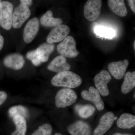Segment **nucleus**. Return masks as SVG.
<instances>
[{
    "instance_id": "14",
    "label": "nucleus",
    "mask_w": 135,
    "mask_h": 135,
    "mask_svg": "<svg viewBox=\"0 0 135 135\" xmlns=\"http://www.w3.org/2000/svg\"><path fill=\"white\" fill-rule=\"evenodd\" d=\"M3 64L6 67L15 70L22 69L24 65L25 60L22 55L14 53L8 55L4 58Z\"/></svg>"
},
{
    "instance_id": "4",
    "label": "nucleus",
    "mask_w": 135,
    "mask_h": 135,
    "mask_svg": "<svg viewBox=\"0 0 135 135\" xmlns=\"http://www.w3.org/2000/svg\"><path fill=\"white\" fill-rule=\"evenodd\" d=\"M13 5L11 2L3 1L0 3V26L6 30L12 26Z\"/></svg>"
},
{
    "instance_id": "12",
    "label": "nucleus",
    "mask_w": 135,
    "mask_h": 135,
    "mask_svg": "<svg viewBox=\"0 0 135 135\" xmlns=\"http://www.w3.org/2000/svg\"><path fill=\"white\" fill-rule=\"evenodd\" d=\"M128 65L127 59H125L110 63L108 65V69L110 73L115 79L120 80L125 75Z\"/></svg>"
},
{
    "instance_id": "34",
    "label": "nucleus",
    "mask_w": 135,
    "mask_h": 135,
    "mask_svg": "<svg viewBox=\"0 0 135 135\" xmlns=\"http://www.w3.org/2000/svg\"><path fill=\"white\" fill-rule=\"evenodd\" d=\"M1 1H1V0H0V3H1Z\"/></svg>"
},
{
    "instance_id": "15",
    "label": "nucleus",
    "mask_w": 135,
    "mask_h": 135,
    "mask_svg": "<svg viewBox=\"0 0 135 135\" xmlns=\"http://www.w3.org/2000/svg\"><path fill=\"white\" fill-rule=\"evenodd\" d=\"M68 132L72 135H90L91 129L88 123L79 120L68 127Z\"/></svg>"
},
{
    "instance_id": "1",
    "label": "nucleus",
    "mask_w": 135,
    "mask_h": 135,
    "mask_svg": "<svg viewBox=\"0 0 135 135\" xmlns=\"http://www.w3.org/2000/svg\"><path fill=\"white\" fill-rule=\"evenodd\" d=\"M82 82V79L79 75L69 71L57 74L51 80V84L55 86L70 89L79 86Z\"/></svg>"
},
{
    "instance_id": "3",
    "label": "nucleus",
    "mask_w": 135,
    "mask_h": 135,
    "mask_svg": "<svg viewBox=\"0 0 135 135\" xmlns=\"http://www.w3.org/2000/svg\"><path fill=\"white\" fill-rule=\"evenodd\" d=\"M57 50L60 55L68 58H75L79 54L76 49V42L71 36H68L57 45Z\"/></svg>"
},
{
    "instance_id": "32",
    "label": "nucleus",
    "mask_w": 135,
    "mask_h": 135,
    "mask_svg": "<svg viewBox=\"0 0 135 135\" xmlns=\"http://www.w3.org/2000/svg\"><path fill=\"white\" fill-rule=\"evenodd\" d=\"M55 135H63L62 134H60V133H57L55 134Z\"/></svg>"
},
{
    "instance_id": "30",
    "label": "nucleus",
    "mask_w": 135,
    "mask_h": 135,
    "mask_svg": "<svg viewBox=\"0 0 135 135\" xmlns=\"http://www.w3.org/2000/svg\"><path fill=\"white\" fill-rule=\"evenodd\" d=\"M4 40L3 36L0 33V50H1L4 45Z\"/></svg>"
},
{
    "instance_id": "26",
    "label": "nucleus",
    "mask_w": 135,
    "mask_h": 135,
    "mask_svg": "<svg viewBox=\"0 0 135 135\" xmlns=\"http://www.w3.org/2000/svg\"><path fill=\"white\" fill-rule=\"evenodd\" d=\"M26 57L27 59L31 60L32 64L35 66H38L41 64V62L38 58L36 50L28 52L27 53Z\"/></svg>"
},
{
    "instance_id": "28",
    "label": "nucleus",
    "mask_w": 135,
    "mask_h": 135,
    "mask_svg": "<svg viewBox=\"0 0 135 135\" xmlns=\"http://www.w3.org/2000/svg\"><path fill=\"white\" fill-rule=\"evenodd\" d=\"M128 3L129 5L132 10L133 12L135 13V1L134 0H128Z\"/></svg>"
},
{
    "instance_id": "11",
    "label": "nucleus",
    "mask_w": 135,
    "mask_h": 135,
    "mask_svg": "<svg viewBox=\"0 0 135 135\" xmlns=\"http://www.w3.org/2000/svg\"><path fill=\"white\" fill-rule=\"evenodd\" d=\"M81 95L83 99L93 103L98 110L101 111L104 109V104L100 96V93L94 87H90L89 91L83 90Z\"/></svg>"
},
{
    "instance_id": "23",
    "label": "nucleus",
    "mask_w": 135,
    "mask_h": 135,
    "mask_svg": "<svg viewBox=\"0 0 135 135\" xmlns=\"http://www.w3.org/2000/svg\"><path fill=\"white\" fill-rule=\"evenodd\" d=\"M94 32L98 36L105 39H112L116 35V32L113 29L101 26H96Z\"/></svg>"
},
{
    "instance_id": "24",
    "label": "nucleus",
    "mask_w": 135,
    "mask_h": 135,
    "mask_svg": "<svg viewBox=\"0 0 135 135\" xmlns=\"http://www.w3.org/2000/svg\"><path fill=\"white\" fill-rule=\"evenodd\" d=\"M10 117L13 118L17 115H20L24 118H28L29 117V112L25 107L22 105H17L12 107L10 108L8 111Z\"/></svg>"
},
{
    "instance_id": "25",
    "label": "nucleus",
    "mask_w": 135,
    "mask_h": 135,
    "mask_svg": "<svg viewBox=\"0 0 135 135\" xmlns=\"http://www.w3.org/2000/svg\"><path fill=\"white\" fill-rule=\"evenodd\" d=\"M53 131L52 126L49 123H45L39 127L31 135H51Z\"/></svg>"
},
{
    "instance_id": "31",
    "label": "nucleus",
    "mask_w": 135,
    "mask_h": 135,
    "mask_svg": "<svg viewBox=\"0 0 135 135\" xmlns=\"http://www.w3.org/2000/svg\"><path fill=\"white\" fill-rule=\"evenodd\" d=\"M113 135H131V134H120L119 133H116L115 134H114Z\"/></svg>"
},
{
    "instance_id": "20",
    "label": "nucleus",
    "mask_w": 135,
    "mask_h": 135,
    "mask_svg": "<svg viewBox=\"0 0 135 135\" xmlns=\"http://www.w3.org/2000/svg\"><path fill=\"white\" fill-rule=\"evenodd\" d=\"M16 127V130L11 135H25L27 130V123L25 118L20 115H16L12 118Z\"/></svg>"
},
{
    "instance_id": "19",
    "label": "nucleus",
    "mask_w": 135,
    "mask_h": 135,
    "mask_svg": "<svg viewBox=\"0 0 135 135\" xmlns=\"http://www.w3.org/2000/svg\"><path fill=\"white\" fill-rule=\"evenodd\" d=\"M117 126L122 129H129L135 126V117L129 113H124L117 120Z\"/></svg>"
},
{
    "instance_id": "16",
    "label": "nucleus",
    "mask_w": 135,
    "mask_h": 135,
    "mask_svg": "<svg viewBox=\"0 0 135 135\" xmlns=\"http://www.w3.org/2000/svg\"><path fill=\"white\" fill-rule=\"evenodd\" d=\"M55 49V45L53 44L47 42L42 44L36 49L38 58L42 62H46Z\"/></svg>"
},
{
    "instance_id": "9",
    "label": "nucleus",
    "mask_w": 135,
    "mask_h": 135,
    "mask_svg": "<svg viewBox=\"0 0 135 135\" xmlns=\"http://www.w3.org/2000/svg\"><path fill=\"white\" fill-rule=\"evenodd\" d=\"M112 112L105 114L100 119L99 123L94 132V135H103L110 128L117 119Z\"/></svg>"
},
{
    "instance_id": "22",
    "label": "nucleus",
    "mask_w": 135,
    "mask_h": 135,
    "mask_svg": "<svg viewBox=\"0 0 135 135\" xmlns=\"http://www.w3.org/2000/svg\"><path fill=\"white\" fill-rule=\"evenodd\" d=\"M75 110L78 115L83 118H87L93 115L95 109L91 105H77L75 107Z\"/></svg>"
},
{
    "instance_id": "17",
    "label": "nucleus",
    "mask_w": 135,
    "mask_h": 135,
    "mask_svg": "<svg viewBox=\"0 0 135 135\" xmlns=\"http://www.w3.org/2000/svg\"><path fill=\"white\" fill-rule=\"evenodd\" d=\"M41 24L46 27H55L62 25V20L59 18H54L53 12L48 10L44 14L40 19Z\"/></svg>"
},
{
    "instance_id": "5",
    "label": "nucleus",
    "mask_w": 135,
    "mask_h": 135,
    "mask_svg": "<svg viewBox=\"0 0 135 135\" xmlns=\"http://www.w3.org/2000/svg\"><path fill=\"white\" fill-rule=\"evenodd\" d=\"M31 15L29 7L20 3L15 8L12 15V26L15 29H19Z\"/></svg>"
},
{
    "instance_id": "29",
    "label": "nucleus",
    "mask_w": 135,
    "mask_h": 135,
    "mask_svg": "<svg viewBox=\"0 0 135 135\" xmlns=\"http://www.w3.org/2000/svg\"><path fill=\"white\" fill-rule=\"evenodd\" d=\"M20 2L21 3L25 4L28 7L31 6L33 3V1L31 0H21Z\"/></svg>"
},
{
    "instance_id": "13",
    "label": "nucleus",
    "mask_w": 135,
    "mask_h": 135,
    "mask_svg": "<svg viewBox=\"0 0 135 135\" xmlns=\"http://www.w3.org/2000/svg\"><path fill=\"white\" fill-rule=\"evenodd\" d=\"M47 68L50 71L58 74L69 71L71 66L67 62L66 57L60 55L53 59Z\"/></svg>"
},
{
    "instance_id": "27",
    "label": "nucleus",
    "mask_w": 135,
    "mask_h": 135,
    "mask_svg": "<svg viewBox=\"0 0 135 135\" xmlns=\"http://www.w3.org/2000/svg\"><path fill=\"white\" fill-rule=\"evenodd\" d=\"M7 94L4 91H0V105L4 103L7 98Z\"/></svg>"
},
{
    "instance_id": "6",
    "label": "nucleus",
    "mask_w": 135,
    "mask_h": 135,
    "mask_svg": "<svg viewBox=\"0 0 135 135\" xmlns=\"http://www.w3.org/2000/svg\"><path fill=\"white\" fill-rule=\"evenodd\" d=\"M102 1L88 0L84 5V15L85 18L90 22L96 20L101 13Z\"/></svg>"
},
{
    "instance_id": "21",
    "label": "nucleus",
    "mask_w": 135,
    "mask_h": 135,
    "mask_svg": "<svg viewBox=\"0 0 135 135\" xmlns=\"http://www.w3.org/2000/svg\"><path fill=\"white\" fill-rule=\"evenodd\" d=\"M135 87V72H128L125 74L124 81L122 85L121 91L123 94L129 93Z\"/></svg>"
},
{
    "instance_id": "18",
    "label": "nucleus",
    "mask_w": 135,
    "mask_h": 135,
    "mask_svg": "<svg viewBox=\"0 0 135 135\" xmlns=\"http://www.w3.org/2000/svg\"><path fill=\"white\" fill-rule=\"evenodd\" d=\"M108 5L112 12L121 17H126L128 11L123 0H109Z\"/></svg>"
},
{
    "instance_id": "10",
    "label": "nucleus",
    "mask_w": 135,
    "mask_h": 135,
    "mask_svg": "<svg viewBox=\"0 0 135 135\" xmlns=\"http://www.w3.org/2000/svg\"><path fill=\"white\" fill-rule=\"evenodd\" d=\"M40 28V23L37 18L33 17L27 23L24 29V40L26 43H31L35 38Z\"/></svg>"
},
{
    "instance_id": "8",
    "label": "nucleus",
    "mask_w": 135,
    "mask_h": 135,
    "mask_svg": "<svg viewBox=\"0 0 135 135\" xmlns=\"http://www.w3.org/2000/svg\"><path fill=\"white\" fill-rule=\"evenodd\" d=\"M69 27L65 25H60L51 29L47 38V42L53 44L62 41L70 33Z\"/></svg>"
},
{
    "instance_id": "2",
    "label": "nucleus",
    "mask_w": 135,
    "mask_h": 135,
    "mask_svg": "<svg viewBox=\"0 0 135 135\" xmlns=\"http://www.w3.org/2000/svg\"><path fill=\"white\" fill-rule=\"evenodd\" d=\"M77 94L72 89L65 88L60 90L55 97V105L58 108L71 105L77 101Z\"/></svg>"
},
{
    "instance_id": "7",
    "label": "nucleus",
    "mask_w": 135,
    "mask_h": 135,
    "mask_svg": "<svg viewBox=\"0 0 135 135\" xmlns=\"http://www.w3.org/2000/svg\"><path fill=\"white\" fill-rule=\"evenodd\" d=\"M112 80L110 73L106 70H103L94 78L95 85L100 94L104 97L109 95V91L107 84Z\"/></svg>"
},
{
    "instance_id": "33",
    "label": "nucleus",
    "mask_w": 135,
    "mask_h": 135,
    "mask_svg": "<svg viewBox=\"0 0 135 135\" xmlns=\"http://www.w3.org/2000/svg\"><path fill=\"white\" fill-rule=\"evenodd\" d=\"M134 49H135V41H134Z\"/></svg>"
}]
</instances>
